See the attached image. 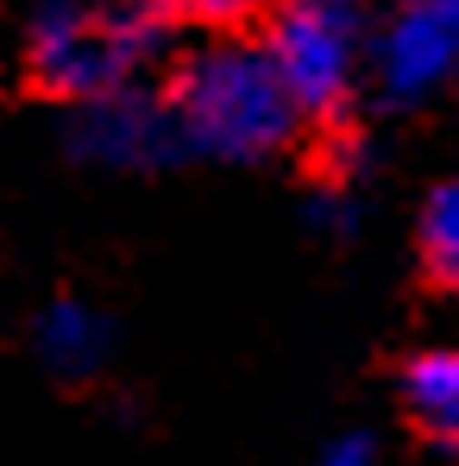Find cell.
Listing matches in <instances>:
<instances>
[{
  "label": "cell",
  "instance_id": "cell-5",
  "mask_svg": "<svg viewBox=\"0 0 459 466\" xmlns=\"http://www.w3.org/2000/svg\"><path fill=\"white\" fill-rule=\"evenodd\" d=\"M459 76V0H396L372 38V82L409 107Z\"/></svg>",
  "mask_w": 459,
  "mask_h": 466
},
{
  "label": "cell",
  "instance_id": "cell-1",
  "mask_svg": "<svg viewBox=\"0 0 459 466\" xmlns=\"http://www.w3.org/2000/svg\"><path fill=\"white\" fill-rule=\"evenodd\" d=\"M170 107L183 146L221 164H258L284 152L290 133L303 127L290 88L277 82L264 45L252 38H208L202 51H189L170 82Z\"/></svg>",
  "mask_w": 459,
  "mask_h": 466
},
{
  "label": "cell",
  "instance_id": "cell-11",
  "mask_svg": "<svg viewBox=\"0 0 459 466\" xmlns=\"http://www.w3.org/2000/svg\"><path fill=\"white\" fill-rule=\"evenodd\" d=\"M314 466H378V448H372V435H340L334 448H321Z\"/></svg>",
  "mask_w": 459,
  "mask_h": 466
},
{
  "label": "cell",
  "instance_id": "cell-10",
  "mask_svg": "<svg viewBox=\"0 0 459 466\" xmlns=\"http://www.w3.org/2000/svg\"><path fill=\"white\" fill-rule=\"evenodd\" d=\"M314 228L321 233H353L359 228V202H353L346 189H321V196H314Z\"/></svg>",
  "mask_w": 459,
  "mask_h": 466
},
{
  "label": "cell",
  "instance_id": "cell-7",
  "mask_svg": "<svg viewBox=\"0 0 459 466\" xmlns=\"http://www.w3.org/2000/svg\"><path fill=\"white\" fill-rule=\"evenodd\" d=\"M403 416L422 441L459 448V340L422 347L403 366Z\"/></svg>",
  "mask_w": 459,
  "mask_h": 466
},
{
  "label": "cell",
  "instance_id": "cell-9",
  "mask_svg": "<svg viewBox=\"0 0 459 466\" xmlns=\"http://www.w3.org/2000/svg\"><path fill=\"white\" fill-rule=\"evenodd\" d=\"M176 19H189V25H208V32H239L245 19H271V0H164Z\"/></svg>",
  "mask_w": 459,
  "mask_h": 466
},
{
  "label": "cell",
  "instance_id": "cell-2",
  "mask_svg": "<svg viewBox=\"0 0 459 466\" xmlns=\"http://www.w3.org/2000/svg\"><path fill=\"white\" fill-rule=\"evenodd\" d=\"M170 45L164 0H38L25 25V64L51 95H107L152 70Z\"/></svg>",
  "mask_w": 459,
  "mask_h": 466
},
{
  "label": "cell",
  "instance_id": "cell-6",
  "mask_svg": "<svg viewBox=\"0 0 459 466\" xmlns=\"http://www.w3.org/2000/svg\"><path fill=\"white\" fill-rule=\"evenodd\" d=\"M32 353H38V366L51 379L88 385L114 360V321L95 303H82V297H57V303H45L38 328H32Z\"/></svg>",
  "mask_w": 459,
  "mask_h": 466
},
{
  "label": "cell",
  "instance_id": "cell-4",
  "mask_svg": "<svg viewBox=\"0 0 459 466\" xmlns=\"http://www.w3.org/2000/svg\"><path fill=\"white\" fill-rule=\"evenodd\" d=\"M64 146H70L76 164H95V170H164L170 157L189 152L170 95H157L145 82L70 101Z\"/></svg>",
  "mask_w": 459,
  "mask_h": 466
},
{
  "label": "cell",
  "instance_id": "cell-8",
  "mask_svg": "<svg viewBox=\"0 0 459 466\" xmlns=\"http://www.w3.org/2000/svg\"><path fill=\"white\" fill-rule=\"evenodd\" d=\"M415 246H422V265L441 290H459V177L434 183L428 202H422V221H415Z\"/></svg>",
  "mask_w": 459,
  "mask_h": 466
},
{
  "label": "cell",
  "instance_id": "cell-3",
  "mask_svg": "<svg viewBox=\"0 0 459 466\" xmlns=\"http://www.w3.org/2000/svg\"><path fill=\"white\" fill-rule=\"evenodd\" d=\"M258 45L303 120H340L372 64L353 0H284L271 6Z\"/></svg>",
  "mask_w": 459,
  "mask_h": 466
},
{
  "label": "cell",
  "instance_id": "cell-12",
  "mask_svg": "<svg viewBox=\"0 0 459 466\" xmlns=\"http://www.w3.org/2000/svg\"><path fill=\"white\" fill-rule=\"evenodd\" d=\"M353 6H359V0H353Z\"/></svg>",
  "mask_w": 459,
  "mask_h": 466
}]
</instances>
